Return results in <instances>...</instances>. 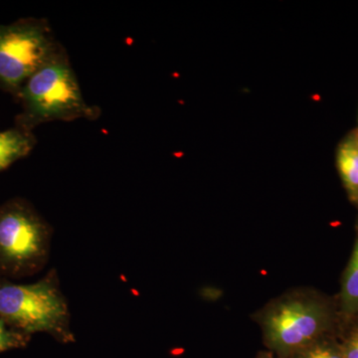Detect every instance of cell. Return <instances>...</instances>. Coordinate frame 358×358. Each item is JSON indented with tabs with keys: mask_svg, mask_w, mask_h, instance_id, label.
<instances>
[{
	"mask_svg": "<svg viewBox=\"0 0 358 358\" xmlns=\"http://www.w3.org/2000/svg\"><path fill=\"white\" fill-rule=\"evenodd\" d=\"M20 95L25 108L21 129L26 131L44 122L96 121L102 114L85 100L64 46L25 82Z\"/></svg>",
	"mask_w": 358,
	"mask_h": 358,
	"instance_id": "obj_1",
	"label": "cell"
},
{
	"mask_svg": "<svg viewBox=\"0 0 358 358\" xmlns=\"http://www.w3.org/2000/svg\"><path fill=\"white\" fill-rule=\"evenodd\" d=\"M331 324V313L324 301L307 294H293L273 303L263 315L266 343L282 357L320 341Z\"/></svg>",
	"mask_w": 358,
	"mask_h": 358,
	"instance_id": "obj_2",
	"label": "cell"
},
{
	"mask_svg": "<svg viewBox=\"0 0 358 358\" xmlns=\"http://www.w3.org/2000/svg\"><path fill=\"white\" fill-rule=\"evenodd\" d=\"M0 315L27 333L45 331L72 341L67 303L54 281L0 287Z\"/></svg>",
	"mask_w": 358,
	"mask_h": 358,
	"instance_id": "obj_3",
	"label": "cell"
},
{
	"mask_svg": "<svg viewBox=\"0 0 358 358\" xmlns=\"http://www.w3.org/2000/svg\"><path fill=\"white\" fill-rule=\"evenodd\" d=\"M62 47L47 20L0 26V84L20 94L25 82Z\"/></svg>",
	"mask_w": 358,
	"mask_h": 358,
	"instance_id": "obj_4",
	"label": "cell"
},
{
	"mask_svg": "<svg viewBox=\"0 0 358 358\" xmlns=\"http://www.w3.org/2000/svg\"><path fill=\"white\" fill-rule=\"evenodd\" d=\"M48 229L29 211L9 209L0 215V252L7 260L23 263L45 253Z\"/></svg>",
	"mask_w": 358,
	"mask_h": 358,
	"instance_id": "obj_5",
	"label": "cell"
},
{
	"mask_svg": "<svg viewBox=\"0 0 358 358\" xmlns=\"http://www.w3.org/2000/svg\"><path fill=\"white\" fill-rule=\"evenodd\" d=\"M34 136L23 129L0 131V171L26 157L34 148Z\"/></svg>",
	"mask_w": 358,
	"mask_h": 358,
	"instance_id": "obj_6",
	"label": "cell"
},
{
	"mask_svg": "<svg viewBox=\"0 0 358 358\" xmlns=\"http://www.w3.org/2000/svg\"><path fill=\"white\" fill-rule=\"evenodd\" d=\"M336 166L346 192L353 201L358 202V145L352 134L339 145Z\"/></svg>",
	"mask_w": 358,
	"mask_h": 358,
	"instance_id": "obj_7",
	"label": "cell"
},
{
	"mask_svg": "<svg viewBox=\"0 0 358 358\" xmlns=\"http://www.w3.org/2000/svg\"><path fill=\"white\" fill-rule=\"evenodd\" d=\"M341 310L348 317L358 313V237L343 275L341 292Z\"/></svg>",
	"mask_w": 358,
	"mask_h": 358,
	"instance_id": "obj_8",
	"label": "cell"
},
{
	"mask_svg": "<svg viewBox=\"0 0 358 358\" xmlns=\"http://www.w3.org/2000/svg\"><path fill=\"white\" fill-rule=\"evenodd\" d=\"M292 358H345L341 348L329 343L317 341L301 352H296Z\"/></svg>",
	"mask_w": 358,
	"mask_h": 358,
	"instance_id": "obj_9",
	"label": "cell"
},
{
	"mask_svg": "<svg viewBox=\"0 0 358 358\" xmlns=\"http://www.w3.org/2000/svg\"><path fill=\"white\" fill-rule=\"evenodd\" d=\"M20 339L15 334L7 331L3 320H0V352L16 348L20 345Z\"/></svg>",
	"mask_w": 358,
	"mask_h": 358,
	"instance_id": "obj_10",
	"label": "cell"
},
{
	"mask_svg": "<svg viewBox=\"0 0 358 358\" xmlns=\"http://www.w3.org/2000/svg\"><path fill=\"white\" fill-rule=\"evenodd\" d=\"M341 350L345 358H358V331L346 339Z\"/></svg>",
	"mask_w": 358,
	"mask_h": 358,
	"instance_id": "obj_11",
	"label": "cell"
},
{
	"mask_svg": "<svg viewBox=\"0 0 358 358\" xmlns=\"http://www.w3.org/2000/svg\"><path fill=\"white\" fill-rule=\"evenodd\" d=\"M258 358H274L272 355H268V353H262V355H259Z\"/></svg>",
	"mask_w": 358,
	"mask_h": 358,
	"instance_id": "obj_12",
	"label": "cell"
},
{
	"mask_svg": "<svg viewBox=\"0 0 358 358\" xmlns=\"http://www.w3.org/2000/svg\"><path fill=\"white\" fill-rule=\"evenodd\" d=\"M353 138H355V141H357V145H358V131L357 133H355L352 134Z\"/></svg>",
	"mask_w": 358,
	"mask_h": 358,
	"instance_id": "obj_13",
	"label": "cell"
}]
</instances>
